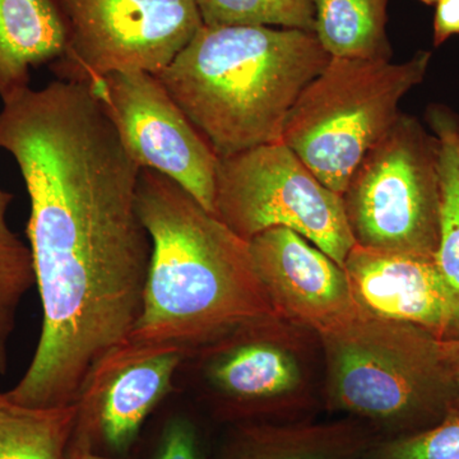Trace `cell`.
<instances>
[{
    "label": "cell",
    "mask_w": 459,
    "mask_h": 459,
    "mask_svg": "<svg viewBox=\"0 0 459 459\" xmlns=\"http://www.w3.org/2000/svg\"><path fill=\"white\" fill-rule=\"evenodd\" d=\"M343 268L365 313L415 325L437 340L459 338V290L431 256L355 246Z\"/></svg>",
    "instance_id": "cell-13"
},
{
    "label": "cell",
    "mask_w": 459,
    "mask_h": 459,
    "mask_svg": "<svg viewBox=\"0 0 459 459\" xmlns=\"http://www.w3.org/2000/svg\"><path fill=\"white\" fill-rule=\"evenodd\" d=\"M207 26H277L313 32L312 0H195Z\"/></svg>",
    "instance_id": "cell-20"
},
{
    "label": "cell",
    "mask_w": 459,
    "mask_h": 459,
    "mask_svg": "<svg viewBox=\"0 0 459 459\" xmlns=\"http://www.w3.org/2000/svg\"><path fill=\"white\" fill-rule=\"evenodd\" d=\"M66 48L56 0H0V98L29 89L32 69L62 59Z\"/></svg>",
    "instance_id": "cell-15"
},
{
    "label": "cell",
    "mask_w": 459,
    "mask_h": 459,
    "mask_svg": "<svg viewBox=\"0 0 459 459\" xmlns=\"http://www.w3.org/2000/svg\"><path fill=\"white\" fill-rule=\"evenodd\" d=\"M310 329L277 314L247 323L202 347L205 394L228 419L295 422L316 407V343Z\"/></svg>",
    "instance_id": "cell-7"
},
{
    "label": "cell",
    "mask_w": 459,
    "mask_h": 459,
    "mask_svg": "<svg viewBox=\"0 0 459 459\" xmlns=\"http://www.w3.org/2000/svg\"><path fill=\"white\" fill-rule=\"evenodd\" d=\"M434 16V45L440 47L459 35V0H439Z\"/></svg>",
    "instance_id": "cell-23"
},
{
    "label": "cell",
    "mask_w": 459,
    "mask_h": 459,
    "mask_svg": "<svg viewBox=\"0 0 459 459\" xmlns=\"http://www.w3.org/2000/svg\"><path fill=\"white\" fill-rule=\"evenodd\" d=\"M214 214L247 241L265 230H294L341 267L356 246L342 197L282 141L219 159Z\"/></svg>",
    "instance_id": "cell-8"
},
{
    "label": "cell",
    "mask_w": 459,
    "mask_h": 459,
    "mask_svg": "<svg viewBox=\"0 0 459 459\" xmlns=\"http://www.w3.org/2000/svg\"><path fill=\"white\" fill-rule=\"evenodd\" d=\"M249 249L277 312L316 336L364 312L344 268L294 230H265Z\"/></svg>",
    "instance_id": "cell-11"
},
{
    "label": "cell",
    "mask_w": 459,
    "mask_h": 459,
    "mask_svg": "<svg viewBox=\"0 0 459 459\" xmlns=\"http://www.w3.org/2000/svg\"><path fill=\"white\" fill-rule=\"evenodd\" d=\"M379 437L359 420L255 422L238 429L220 459H367Z\"/></svg>",
    "instance_id": "cell-14"
},
{
    "label": "cell",
    "mask_w": 459,
    "mask_h": 459,
    "mask_svg": "<svg viewBox=\"0 0 459 459\" xmlns=\"http://www.w3.org/2000/svg\"><path fill=\"white\" fill-rule=\"evenodd\" d=\"M389 0H312L314 33L331 57L391 60Z\"/></svg>",
    "instance_id": "cell-16"
},
{
    "label": "cell",
    "mask_w": 459,
    "mask_h": 459,
    "mask_svg": "<svg viewBox=\"0 0 459 459\" xmlns=\"http://www.w3.org/2000/svg\"><path fill=\"white\" fill-rule=\"evenodd\" d=\"M420 2L424 3V4L434 5L437 4V3L439 2V0H420Z\"/></svg>",
    "instance_id": "cell-26"
},
{
    "label": "cell",
    "mask_w": 459,
    "mask_h": 459,
    "mask_svg": "<svg viewBox=\"0 0 459 459\" xmlns=\"http://www.w3.org/2000/svg\"><path fill=\"white\" fill-rule=\"evenodd\" d=\"M367 459H459V410L419 433L377 440Z\"/></svg>",
    "instance_id": "cell-21"
},
{
    "label": "cell",
    "mask_w": 459,
    "mask_h": 459,
    "mask_svg": "<svg viewBox=\"0 0 459 459\" xmlns=\"http://www.w3.org/2000/svg\"><path fill=\"white\" fill-rule=\"evenodd\" d=\"M156 459H199L195 427L183 419L170 422L162 437Z\"/></svg>",
    "instance_id": "cell-22"
},
{
    "label": "cell",
    "mask_w": 459,
    "mask_h": 459,
    "mask_svg": "<svg viewBox=\"0 0 459 459\" xmlns=\"http://www.w3.org/2000/svg\"><path fill=\"white\" fill-rule=\"evenodd\" d=\"M341 197L356 246L434 258L439 243L437 138L401 113L362 157Z\"/></svg>",
    "instance_id": "cell-6"
},
{
    "label": "cell",
    "mask_w": 459,
    "mask_h": 459,
    "mask_svg": "<svg viewBox=\"0 0 459 459\" xmlns=\"http://www.w3.org/2000/svg\"><path fill=\"white\" fill-rule=\"evenodd\" d=\"M186 352L172 347L126 344L91 374L78 406L77 425L110 451L132 446L148 415L174 388Z\"/></svg>",
    "instance_id": "cell-12"
},
{
    "label": "cell",
    "mask_w": 459,
    "mask_h": 459,
    "mask_svg": "<svg viewBox=\"0 0 459 459\" xmlns=\"http://www.w3.org/2000/svg\"><path fill=\"white\" fill-rule=\"evenodd\" d=\"M13 195L0 188V374L9 365V342L27 292L36 285L31 250L9 228L7 213Z\"/></svg>",
    "instance_id": "cell-19"
},
{
    "label": "cell",
    "mask_w": 459,
    "mask_h": 459,
    "mask_svg": "<svg viewBox=\"0 0 459 459\" xmlns=\"http://www.w3.org/2000/svg\"><path fill=\"white\" fill-rule=\"evenodd\" d=\"M430 126L437 142L439 174V243L435 263L459 290V126L448 111L431 110Z\"/></svg>",
    "instance_id": "cell-18"
},
{
    "label": "cell",
    "mask_w": 459,
    "mask_h": 459,
    "mask_svg": "<svg viewBox=\"0 0 459 459\" xmlns=\"http://www.w3.org/2000/svg\"><path fill=\"white\" fill-rule=\"evenodd\" d=\"M78 412V403L29 409L0 391V459H65Z\"/></svg>",
    "instance_id": "cell-17"
},
{
    "label": "cell",
    "mask_w": 459,
    "mask_h": 459,
    "mask_svg": "<svg viewBox=\"0 0 459 459\" xmlns=\"http://www.w3.org/2000/svg\"><path fill=\"white\" fill-rule=\"evenodd\" d=\"M431 53L410 60L331 57L287 117L282 142L327 188L342 195L356 166L400 117L401 100L422 82Z\"/></svg>",
    "instance_id": "cell-5"
},
{
    "label": "cell",
    "mask_w": 459,
    "mask_h": 459,
    "mask_svg": "<svg viewBox=\"0 0 459 459\" xmlns=\"http://www.w3.org/2000/svg\"><path fill=\"white\" fill-rule=\"evenodd\" d=\"M442 352L455 394L453 410H459V338L442 341Z\"/></svg>",
    "instance_id": "cell-25"
},
{
    "label": "cell",
    "mask_w": 459,
    "mask_h": 459,
    "mask_svg": "<svg viewBox=\"0 0 459 459\" xmlns=\"http://www.w3.org/2000/svg\"><path fill=\"white\" fill-rule=\"evenodd\" d=\"M65 459H115L102 455L95 448L90 434L75 425L74 437L66 451Z\"/></svg>",
    "instance_id": "cell-24"
},
{
    "label": "cell",
    "mask_w": 459,
    "mask_h": 459,
    "mask_svg": "<svg viewBox=\"0 0 459 459\" xmlns=\"http://www.w3.org/2000/svg\"><path fill=\"white\" fill-rule=\"evenodd\" d=\"M2 101L0 150L29 195L42 307L31 364L4 394L29 409L71 406L140 319L152 249L138 212L141 168L86 84L56 80Z\"/></svg>",
    "instance_id": "cell-1"
},
{
    "label": "cell",
    "mask_w": 459,
    "mask_h": 459,
    "mask_svg": "<svg viewBox=\"0 0 459 459\" xmlns=\"http://www.w3.org/2000/svg\"><path fill=\"white\" fill-rule=\"evenodd\" d=\"M89 89L135 164L170 178L214 214L219 157L159 78L142 71L114 72Z\"/></svg>",
    "instance_id": "cell-10"
},
{
    "label": "cell",
    "mask_w": 459,
    "mask_h": 459,
    "mask_svg": "<svg viewBox=\"0 0 459 459\" xmlns=\"http://www.w3.org/2000/svg\"><path fill=\"white\" fill-rule=\"evenodd\" d=\"M329 60L313 32L204 25L155 75L225 159L282 141L296 100Z\"/></svg>",
    "instance_id": "cell-3"
},
{
    "label": "cell",
    "mask_w": 459,
    "mask_h": 459,
    "mask_svg": "<svg viewBox=\"0 0 459 459\" xmlns=\"http://www.w3.org/2000/svg\"><path fill=\"white\" fill-rule=\"evenodd\" d=\"M138 212L152 249L129 344L172 347L190 358L241 325L280 314L256 273L249 241L179 184L141 169Z\"/></svg>",
    "instance_id": "cell-2"
},
{
    "label": "cell",
    "mask_w": 459,
    "mask_h": 459,
    "mask_svg": "<svg viewBox=\"0 0 459 459\" xmlns=\"http://www.w3.org/2000/svg\"><path fill=\"white\" fill-rule=\"evenodd\" d=\"M68 29L57 80L93 87L114 72L156 74L204 25L195 0H56Z\"/></svg>",
    "instance_id": "cell-9"
},
{
    "label": "cell",
    "mask_w": 459,
    "mask_h": 459,
    "mask_svg": "<svg viewBox=\"0 0 459 459\" xmlns=\"http://www.w3.org/2000/svg\"><path fill=\"white\" fill-rule=\"evenodd\" d=\"M318 338L325 406L379 439L419 433L453 410L442 340L424 329L362 312Z\"/></svg>",
    "instance_id": "cell-4"
}]
</instances>
